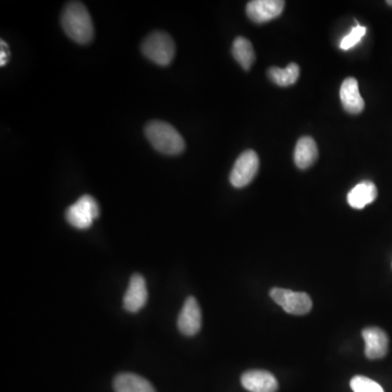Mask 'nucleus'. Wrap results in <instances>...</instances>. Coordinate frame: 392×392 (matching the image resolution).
<instances>
[{
	"label": "nucleus",
	"instance_id": "1",
	"mask_svg": "<svg viewBox=\"0 0 392 392\" xmlns=\"http://www.w3.org/2000/svg\"><path fill=\"white\" fill-rule=\"evenodd\" d=\"M61 25L66 34L78 44H88L94 36L92 18L83 4L71 1L61 15Z\"/></svg>",
	"mask_w": 392,
	"mask_h": 392
},
{
	"label": "nucleus",
	"instance_id": "2",
	"mask_svg": "<svg viewBox=\"0 0 392 392\" xmlns=\"http://www.w3.org/2000/svg\"><path fill=\"white\" fill-rule=\"evenodd\" d=\"M145 135L151 147L165 155H179L185 149V142L175 127L163 121H151L145 127Z\"/></svg>",
	"mask_w": 392,
	"mask_h": 392
},
{
	"label": "nucleus",
	"instance_id": "3",
	"mask_svg": "<svg viewBox=\"0 0 392 392\" xmlns=\"http://www.w3.org/2000/svg\"><path fill=\"white\" fill-rule=\"evenodd\" d=\"M144 56L158 66L166 67L175 58V45L170 35L156 31L151 33L142 44Z\"/></svg>",
	"mask_w": 392,
	"mask_h": 392
},
{
	"label": "nucleus",
	"instance_id": "4",
	"mask_svg": "<svg viewBox=\"0 0 392 392\" xmlns=\"http://www.w3.org/2000/svg\"><path fill=\"white\" fill-rule=\"evenodd\" d=\"M98 216L100 208L90 195L81 196L66 212L67 220L76 229H88Z\"/></svg>",
	"mask_w": 392,
	"mask_h": 392
},
{
	"label": "nucleus",
	"instance_id": "5",
	"mask_svg": "<svg viewBox=\"0 0 392 392\" xmlns=\"http://www.w3.org/2000/svg\"><path fill=\"white\" fill-rule=\"evenodd\" d=\"M259 158L255 151L249 149L238 157L231 173L230 183L234 188L241 189L249 185L259 173Z\"/></svg>",
	"mask_w": 392,
	"mask_h": 392
},
{
	"label": "nucleus",
	"instance_id": "6",
	"mask_svg": "<svg viewBox=\"0 0 392 392\" xmlns=\"http://www.w3.org/2000/svg\"><path fill=\"white\" fill-rule=\"evenodd\" d=\"M269 295L271 299L289 314L304 315L312 309V300L307 293L273 288Z\"/></svg>",
	"mask_w": 392,
	"mask_h": 392
},
{
	"label": "nucleus",
	"instance_id": "7",
	"mask_svg": "<svg viewBox=\"0 0 392 392\" xmlns=\"http://www.w3.org/2000/svg\"><path fill=\"white\" fill-rule=\"evenodd\" d=\"M283 0H253L246 5V15L255 23H265L283 13Z\"/></svg>",
	"mask_w": 392,
	"mask_h": 392
},
{
	"label": "nucleus",
	"instance_id": "8",
	"mask_svg": "<svg viewBox=\"0 0 392 392\" xmlns=\"http://www.w3.org/2000/svg\"><path fill=\"white\" fill-rule=\"evenodd\" d=\"M202 326V313L196 299L188 297L181 309L178 318L179 330L184 336H194L200 332Z\"/></svg>",
	"mask_w": 392,
	"mask_h": 392
},
{
	"label": "nucleus",
	"instance_id": "9",
	"mask_svg": "<svg viewBox=\"0 0 392 392\" xmlns=\"http://www.w3.org/2000/svg\"><path fill=\"white\" fill-rule=\"evenodd\" d=\"M362 336L365 342V356L370 360H378L387 356L389 338L383 329L368 327L362 332Z\"/></svg>",
	"mask_w": 392,
	"mask_h": 392
},
{
	"label": "nucleus",
	"instance_id": "10",
	"mask_svg": "<svg viewBox=\"0 0 392 392\" xmlns=\"http://www.w3.org/2000/svg\"><path fill=\"white\" fill-rule=\"evenodd\" d=\"M241 383L250 392H276L278 390L275 376L266 370H248L242 375Z\"/></svg>",
	"mask_w": 392,
	"mask_h": 392
},
{
	"label": "nucleus",
	"instance_id": "11",
	"mask_svg": "<svg viewBox=\"0 0 392 392\" xmlns=\"http://www.w3.org/2000/svg\"><path fill=\"white\" fill-rule=\"evenodd\" d=\"M147 289L145 279L141 275L132 276L129 288L123 297V306L131 313L139 312L147 304Z\"/></svg>",
	"mask_w": 392,
	"mask_h": 392
},
{
	"label": "nucleus",
	"instance_id": "12",
	"mask_svg": "<svg viewBox=\"0 0 392 392\" xmlns=\"http://www.w3.org/2000/svg\"><path fill=\"white\" fill-rule=\"evenodd\" d=\"M340 100L344 110L352 115H358L365 107L363 97L360 96L358 80L348 78L342 82L340 88Z\"/></svg>",
	"mask_w": 392,
	"mask_h": 392
},
{
	"label": "nucleus",
	"instance_id": "13",
	"mask_svg": "<svg viewBox=\"0 0 392 392\" xmlns=\"http://www.w3.org/2000/svg\"><path fill=\"white\" fill-rule=\"evenodd\" d=\"M377 188L372 181H363L356 185L348 194V203L351 208L362 210L377 198Z\"/></svg>",
	"mask_w": 392,
	"mask_h": 392
},
{
	"label": "nucleus",
	"instance_id": "14",
	"mask_svg": "<svg viewBox=\"0 0 392 392\" xmlns=\"http://www.w3.org/2000/svg\"><path fill=\"white\" fill-rule=\"evenodd\" d=\"M318 157L316 142L311 137H303L297 141L295 151V163L297 168H309Z\"/></svg>",
	"mask_w": 392,
	"mask_h": 392
},
{
	"label": "nucleus",
	"instance_id": "15",
	"mask_svg": "<svg viewBox=\"0 0 392 392\" xmlns=\"http://www.w3.org/2000/svg\"><path fill=\"white\" fill-rule=\"evenodd\" d=\"M116 392H155L149 381L135 374H120L115 378Z\"/></svg>",
	"mask_w": 392,
	"mask_h": 392
},
{
	"label": "nucleus",
	"instance_id": "16",
	"mask_svg": "<svg viewBox=\"0 0 392 392\" xmlns=\"http://www.w3.org/2000/svg\"><path fill=\"white\" fill-rule=\"evenodd\" d=\"M232 55L234 59L238 61V64L244 69L250 70L255 61V51L253 45L249 39L245 37H236L232 45Z\"/></svg>",
	"mask_w": 392,
	"mask_h": 392
},
{
	"label": "nucleus",
	"instance_id": "17",
	"mask_svg": "<svg viewBox=\"0 0 392 392\" xmlns=\"http://www.w3.org/2000/svg\"><path fill=\"white\" fill-rule=\"evenodd\" d=\"M268 76L273 81V83L283 86V88L293 86L300 76V67L297 66V64L288 65L285 69L271 67L268 70Z\"/></svg>",
	"mask_w": 392,
	"mask_h": 392
},
{
	"label": "nucleus",
	"instance_id": "18",
	"mask_svg": "<svg viewBox=\"0 0 392 392\" xmlns=\"http://www.w3.org/2000/svg\"><path fill=\"white\" fill-rule=\"evenodd\" d=\"M350 385L354 392H385L379 384L365 376H356L351 379Z\"/></svg>",
	"mask_w": 392,
	"mask_h": 392
},
{
	"label": "nucleus",
	"instance_id": "19",
	"mask_svg": "<svg viewBox=\"0 0 392 392\" xmlns=\"http://www.w3.org/2000/svg\"><path fill=\"white\" fill-rule=\"evenodd\" d=\"M366 34V27H360V25H356V27L351 29V32L348 35L342 39V43H340V48L342 50H349V49L352 48V47L356 46L358 43H360V39L364 35Z\"/></svg>",
	"mask_w": 392,
	"mask_h": 392
},
{
	"label": "nucleus",
	"instance_id": "20",
	"mask_svg": "<svg viewBox=\"0 0 392 392\" xmlns=\"http://www.w3.org/2000/svg\"><path fill=\"white\" fill-rule=\"evenodd\" d=\"M0 46H1V49H0V66L5 67L10 59L9 46L5 41L0 42Z\"/></svg>",
	"mask_w": 392,
	"mask_h": 392
},
{
	"label": "nucleus",
	"instance_id": "21",
	"mask_svg": "<svg viewBox=\"0 0 392 392\" xmlns=\"http://www.w3.org/2000/svg\"><path fill=\"white\" fill-rule=\"evenodd\" d=\"M387 4L392 7V0H388Z\"/></svg>",
	"mask_w": 392,
	"mask_h": 392
}]
</instances>
